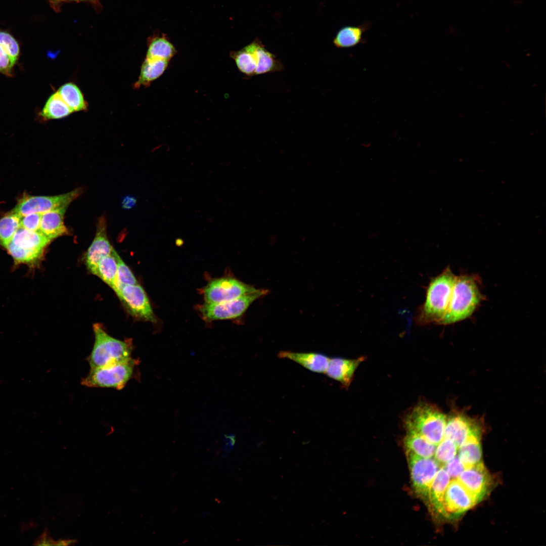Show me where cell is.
I'll use <instances>...</instances> for the list:
<instances>
[{"label": "cell", "mask_w": 546, "mask_h": 546, "mask_svg": "<svg viewBox=\"0 0 546 546\" xmlns=\"http://www.w3.org/2000/svg\"><path fill=\"white\" fill-rule=\"evenodd\" d=\"M404 443L406 451L424 458H432L436 446L418 432L407 429Z\"/></svg>", "instance_id": "cell-23"}, {"label": "cell", "mask_w": 546, "mask_h": 546, "mask_svg": "<svg viewBox=\"0 0 546 546\" xmlns=\"http://www.w3.org/2000/svg\"><path fill=\"white\" fill-rule=\"evenodd\" d=\"M140 360L131 357L103 367L90 369L81 384L90 388H108L121 390L131 379L139 377Z\"/></svg>", "instance_id": "cell-4"}, {"label": "cell", "mask_w": 546, "mask_h": 546, "mask_svg": "<svg viewBox=\"0 0 546 546\" xmlns=\"http://www.w3.org/2000/svg\"><path fill=\"white\" fill-rule=\"evenodd\" d=\"M444 465L443 467L452 479H457L465 469L458 457L456 456Z\"/></svg>", "instance_id": "cell-36"}, {"label": "cell", "mask_w": 546, "mask_h": 546, "mask_svg": "<svg viewBox=\"0 0 546 546\" xmlns=\"http://www.w3.org/2000/svg\"><path fill=\"white\" fill-rule=\"evenodd\" d=\"M57 92L73 112L87 109V104L80 89L75 84L65 83Z\"/></svg>", "instance_id": "cell-27"}, {"label": "cell", "mask_w": 546, "mask_h": 546, "mask_svg": "<svg viewBox=\"0 0 546 546\" xmlns=\"http://www.w3.org/2000/svg\"><path fill=\"white\" fill-rule=\"evenodd\" d=\"M50 242L39 232L20 227L5 248L16 262L33 265L40 260Z\"/></svg>", "instance_id": "cell-6"}, {"label": "cell", "mask_w": 546, "mask_h": 546, "mask_svg": "<svg viewBox=\"0 0 546 546\" xmlns=\"http://www.w3.org/2000/svg\"><path fill=\"white\" fill-rule=\"evenodd\" d=\"M95 342L87 358L90 369L109 365L131 358L133 347L131 340H120L109 335L101 325L93 326Z\"/></svg>", "instance_id": "cell-3"}, {"label": "cell", "mask_w": 546, "mask_h": 546, "mask_svg": "<svg viewBox=\"0 0 546 546\" xmlns=\"http://www.w3.org/2000/svg\"><path fill=\"white\" fill-rule=\"evenodd\" d=\"M267 290L257 289L236 299L215 304L205 303L200 311L206 321L233 319L243 314L257 299L266 295Z\"/></svg>", "instance_id": "cell-8"}, {"label": "cell", "mask_w": 546, "mask_h": 546, "mask_svg": "<svg viewBox=\"0 0 546 546\" xmlns=\"http://www.w3.org/2000/svg\"><path fill=\"white\" fill-rule=\"evenodd\" d=\"M455 277L450 268L447 267L430 280L427 288L425 301L416 315L417 324H439L447 310Z\"/></svg>", "instance_id": "cell-2"}, {"label": "cell", "mask_w": 546, "mask_h": 546, "mask_svg": "<svg viewBox=\"0 0 546 546\" xmlns=\"http://www.w3.org/2000/svg\"><path fill=\"white\" fill-rule=\"evenodd\" d=\"M77 542L76 540L71 539H60L57 541H56L55 545H74Z\"/></svg>", "instance_id": "cell-41"}, {"label": "cell", "mask_w": 546, "mask_h": 546, "mask_svg": "<svg viewBox=\"0 0 546 546\" xmlns=\"http://www.w3.org/2000/svg\"><path fill=\"white\" fill-rule=\"evenodd\" d=\"M363 360V357L353 359L340 357L330 358L325 374L347 388L352 381L355 371Z\"/></svg>", "instance_id": "cell-16"}, {"label": "cell", "mask_w": 546, "mask_h": 546, "mask_svg": "<svg viewBox=\"0 0 546 546\" xmlns=\"http://www.w3.org/2000/svg\"><path fill=\"white\" fill-rule=\"evenodd\" d=\"M51 8L56 13L61 11L62 5L66 3V0H47Z\"/></svg>", "instance_id": "cell-40"}, {"label": "cell", "mask_w": 546, "mask_h": 546, "mask_svg": "<svg viewBox=\"0 0 546 546\" xmlns=\"http://www.w3.org/2000/svg\"><path fill=\"white\" fill-rule=\"evenodd\" d=\"M254 50L255 42L253 41L242 49L231 54L239 70L249 76L255 75L256 63Z\"/></svg>", "instance_id": "cell-26"}, {"label": "cell", "mask_w": 546, "mask_h": 546, "mask_svg": "<svg viewBox=\"0 0 546 546\" xmlns=\"http://www.w3.org/2000/svg\"><path fill=\"white\" fill-rule=\"evenodd\" d=\"M254 41L256 63L255 75L282 71L284 68L282 62L267 51L259 41Z\"/></svg>", "instance_id": "cell-21"}, {"label": "cell", "mask_w": 546, "mask_h": 546, "mask_svg": "<svg viewBox=\"0 0 546 546\" xmlns=\"http://www.w3.org/2000/svg\"><path fill=\"white\" fill-rule=\"evenodd\" d=\"M477 504L475 499L457 479L450 480L444 496L446 518H458Z\"/></svg>", "instance_id": "cell-13"}, {"label": "cell", "mask_w": 546, "mask_h": 546, "mask_svg": "<svg viewBox=\"0 0 546 546\" xmlns=\"http://www.w3.org/2000/svg\"><path fill=\"white\" fill-rule=\"evenodd\" d=\"M406 453L413 487L416 494L427 502L439 464L432 458H422L408 451Z\"/></svg>", "instance_id": "cell-9"}, {"label": "cell", "mask_w": 546, "mask_h": 546, "mask_svg": "<svg viewBox=\"0 0 546 546\" xmlns=\"http://www.w3.org/2000/svg\"><path fill=\"white\" fill-rule=\"evenodd\" d=\"M138 284L136 279L131 270L119 256L116 278L113 289L116 292L124 286Z\"/></svg>", "instance_id": "cell-32"}, {"label": "cell", "mask_w": 546, "mask_h": 546, "mask_svg": "<svg viewBox=\"0 0 546 546\" xmlns=\"http://www.w3.org/2000/svg\"><path fill=\"white\" fill-rule=\"evenodd\" d=\"M73 112L57 92L52 95L40 113L44 120L60 119Z\"/></svg>", "instance_id": "cell-28"}, {"label": "cell", "mask_w": 546, "mask_h": 546, "mask_svg": "<svg viewBox=\"0 0 546 546\" xmlns=\"http://www.w3.org/2000/svg\"><path fill=\"white\" fill-rule=\"evenodd\" d=\"M22 216L12 211L0 218V245L6 247L20 227Z\"/></svg>", "instance_id": "cell-30"}, {"label": "cell", "mask_w": 546, "mask_h": 546, "mask_svg": "<svg viewBox=\"0 0 546 546\" xmlns=\"http://www.w3.org/2000/svg\"><path fill=\"white\" fill-rule=\"evenodd\" d=\"M88 2L93 5L94 7L99 9L101 7V4L99 2V0H66V3L69 2Z\"/></svg>", "instance_id": "cell-42"}, {"label": "cell", "mask_w": 546, "mask_h": 546, "mask_svg": "<svg viewBox=\"0 0 546 546\" xmlns=\"http://www.w3.org/2000/svg\"><path fill=\"white\" fill-rule=\"evenodd\" d=\"M225 445L224 450L226 452H230L233 449L235 443V437L234 435H225L224 436Z\"/></svg>", "instance_id": "cell-38"}, {"label": "cell", "mask_w": 546, "mask_h": 546, "mask_svg": "<svg viewBox=\"0 0 546 546\" xmlns=\"http://www.w3.org/2000/svg\"><path fill=\"white\" fill-rule=\"evenodd\" d=\"M41 214L31 213L24 215L20 219V227L25 229L39 232Z\"/></svg>", "instance_id": "cell-34"}, {"label": "cell", "mask_w": 546, "mask_h": 546, "mask_svg": "<svg viewBox=\"0 0 546 546\" xmlns=\"http://www.w3.org/2000/svg\"><path fill=\"white\" fill-rule=\"evenodd\" d=\"M484 298L477 276H456L448 306L439 324L450 325L469 318Z\"/></svg>", "instance_id": "cell-1"}, {"label": "cell", "mask_w": 546, "mask_h": 546, "mask_svg": "<svg viewBox=\"0 0 546 546\" xmlns=\"http://www.w3.org/2000/svg\"><path fill=\"white\" fill-rule=\"evenodd\" d=\"M450 478L443 467L439 469L432 481L428 496L429 506L432 511L436 515L445 518L444 496Z\"/></svg>", "instance_id": "cell-18"}, {"label": "cell", "mask_w": 546, "mask_h": 546, "mask_svg": "<svg viewBox=\"0 0 546 546\" xmlns=\"http://www.w3.org/2000/svg\"><path fill=\"white\" fill-rule=\"evenodd\" d=\"M0 46L16 63L20 53L19 44L16 39L9 32L0 30Z\"/></svg>", "instance_id": "cell-33"}, {"label": "cell", "mask_w": 546, "mask_h": 546, "mask_svg": "<svg viewBox=\"0 0 546 546\" xmlns=\"http://www.w3.org/2000/svg\"><path fill=\"white\" fill-rule=\"evenodd\" d=\"M116 293L133 317L145 321L156 322L149 298L140 285L124 286Z\"/></svg>", "instance_id": "cell-11"}, {"label": "cell", "mask_w": 546, "mask_h": 546, "mask_svg": "<svg viewBox=\"0 0 546 546\" xmlns=\"http://www.w3.org/2000/svg\"><path fill=\"white\" fill-rule=\"evenodd\" d=\"M67 207L52 210L41 214L39 232L51 241L68 234L64 222Z\"/></svg>", "instance_id": "cell-17"}, {"label": "cell", "mask_w": 546, "mask_h": 546, "mask_svg": "<svg viewBox=\"0 0 546 546\" xmlns=\"http://www.w3.org/2000/svg\"><path fill=\"white\" fill-rule=\"evenodd\" d=\"M481 431L473 420L462 415H456L447 419L444 437L453 441L459 446L469 435Z\"/></svg>", "instance_id": "cell-15"}, {"label": "cell", "mask_w": 546, "mask_h": 546, "mask_svg": "<svg viewBox=\"0 0 546 546\" xmlns=\"http://www.w3.org/2000/svg\"><path fill=\"white\" fill-rule=\"evenodd\" d=\"M368 28V24L345 26L338 31L333 43L339 48L354 47L362 40L363 34Z\"/></svg>", "instance_id": "cell-24"}, {"label": "cell", "mask_w": 546, "mask_h": 546, "mask_svg": "<svg viewBox=\"0 0 546 546\" xmlns=\"http://www.w3.org/2000/svg\"><path fill=\"white\" fill-rule=\"evenodd\" d=\"M458 449V447L453 441L443 437L436 446L434 456L435 460L439 464L444 465L456 456Z\"/></svg>", "instance_id": "cell-31"}, {"label": "cell", "mask_w": 546, "mask_h": 546, "mask_svg": "<svg viewBox=\"0 0 546 546\" xmlns=\"http://www.w3.org/2000/svg\"><path fill=\"white\" fill-rule=\"evenodd\" d=\"M257 289L237 279L223 277L211 280L204 290L206 303L215 304L236 299Z\"/></svg>", "instance_id": "cell-10"}, {"label": "cell", "mask_w": 546, "mask_h": 546, "mask_svg": "<svg viewBox=\"0 0 546 546\" xmlns=\"http://www.w3.org/2000/svg\"><path fill=\"white\" fill-rule=\"evenodd\" d=\"M113 249L107 237L106 219L102 216L98 221L95 237L85 255V264L89 271L94 274L99 262Z\"/></svg>", "instance_id": "cell-14"}, {"label": "cell", "mask_w": 546, "mask_h": 546, "mask_svg": "<svg viewBox=\"0 0 546 546\" xmlns=\"http://www.w3.org/2000/svg\"><path fill=\"white\" fill-rule=\"evenodd\" d=\"M136 202V200L133 197L127 196L123 199L122 206L124 209H129L133 207Z\"/></svg>", "instance_id": "cell-39"}, {"label": "cell", "mask_w": 546, "mask_h": 546, "mask_svg": "<svg viewBox=\"0 0 546 546\" xmlns=\"http://www.w3.org/2000/svg\"><path fill=\"white\" fill-rule=\"evenodd\" d=\"M119 257L114 249L111 254L99 262L94 273L112 289L115 283Z\"/></svg>", "instance_id": "cell-25"}, {"label": "cell", "mask_w": 546, "mask_h": 546, "mask_svg": "<svg viewBox=\"0 0 546 546\" xmlns=\"http://www.w3.org/2000/svg\"><path fill=\"white\" fill-rule=\"evenodd\" d=\"M173 46L163 37H156L150 41L146 59H161L169 61L176 54Z\"/></svg>", "instance_id": "cell-29"}, {"label": "cell", "mask_w": 546, "mask_h": 546, "mask_svg": "<svg viewBox=\"0 0 546 546\" xmlns=\"http://www.w3.org/2000/svg\"><path fill=\"white\" fill-rule=\"evenodd\" d=\"M38 545H55L56 541H55L51 537L49 536L47 531L41 535L40 538L37 541Z\"/></svg>", "instance_id": "cell-37"}, {"label": "cell", "mask_w": 546, "mask_h": 546, "mask_svg": "<svg viewBox=\"0 0 546 546\" xmlns=\"http://www.w3.org/2000/svg\"><path fill=\"white\" fill-rule=\"evenodd\" d=\"M168 61L161 59H146L142 65L138 80L134 84V88L147 87L152 82L159 78L165 71Z\"/></svg>", "instance_id": "cell-22"}, {"label": "cell", "mask_w": 546, "mask_h": 546, "mask_svg": "<svg viewBox=\"0 0 546 546\" xmlns=\"http://www.w3.org/2000/svg\"><path fill=\"white\" fill-rule=\"evenodd\" d=\"M278 356L280 358L291 360L310 371L325 373L330 358L326 355L317 353H300L288 351H280Z\"/></svg>", "instance_id": "cell-19"}, {"label": "cell", "mask_w": 546, "mask_h": 546, "mask_svg": "<svg viewBox=\"0 0 546 546\" xmlns=\"http://www.w3.org/2000/svg\"><path fill=\"white\" fill-rule=\"evenodd\" d=\"M82 192V189L78 188L56 196L25 195L19 199L12 211L23 216L31 213L42 214L52 210L67 207Z\"/></svg>", "instance_id": "cell-7"}, {"label": "cell", "mask_w": 546, "mask_h": 546, "mask_svg": "<svg viewBox=\"0 0 546 546\" xmlns=\"http://www.w3.org/2000/svg\"><path fill=\"white\" fill-rule=\"evenodd\" d=\"M481 431H479L469 435L458 447V458L465 468L481 462Z\"/></svg>", "instance_id": "cell-20"}, {"label": "cell", "mask_w": 546, "mask_h": 546, "mask_svg": "<svg viewBox=\"0 0 546 546\" xmlns=\"http://www.w3.org/2000/svg\"><path fill=\"white\" fill-rule=\"evenodd\" d=\"M447 419L437 408L426 403L416 405L406 416L407 429L422 435L437 446L444 437Z\"/></svg>", "instance_id": "cell-5"}, {"label": "cell", "mask_w": 546, "mask_h": 546, "mask_svg": "<svg viewBox=\"0 0 546 546\" xmlns=\"http://www.w3.org/2000/svg\"><path fill=\"white\" fill-rule=\"evenodd\" d=\"M15 64L16 63L0 46V73L7 76H12Z\"/></svg>", "instance_id": "cell-35"}, {"label": "cell", "mask_w": 546, "mask_h": 546, "mask_svg": "<svg viewBox=\"0 0 546 546\" xmlns=\"http://www.w3.org/2000/svg\"><path fill=\"white\" fill-rule=\"evenodd\" d=\"M478 503L489 493L492 485L490 475L481 462L466 468L457 478Z\"/></svg>", "instance_id": "cell-12"}]
</instances>
